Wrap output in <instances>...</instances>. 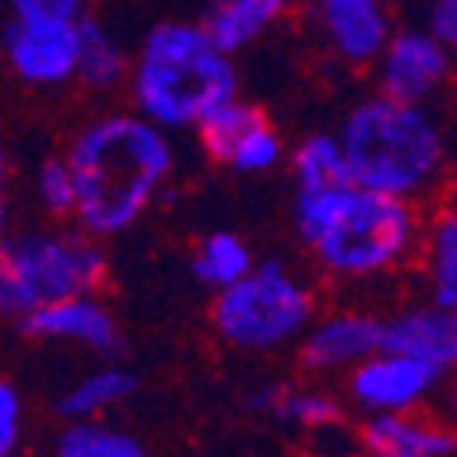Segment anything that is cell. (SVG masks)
Masks as SVG:
<instances>
[{
  "label": "cell",
  "mask_w": 457,
  "mask_h": 457,
  "mask_svg": "<svg viewBox=\"0 0 457 457\" xmlns=\"http://www.w3.org/2000/svg\"><path fill=\"white\" fill-rule=\"evenodd\" d=\"M425 271L428 300L439 308H457V209H439L425 227Z\"/></svg>",
  "instance_id": "ffe728a7"
},
{
  "label": "cell",
  "mask_w": 457,
  "mask_h": 457,
  "mask_svg": "<svg viewBox=\"0 0 457 457\" xmlns=\"http://www.w3.org/2000/svg\"><path fill=\"white\" fill-rule=\"evenodd\" d=\"M293 8V0H212L205 12V26L216 37V45L231 55L256 45L275 22H282Z\"/></svg>",
  "instance_id": "e0dca14e"
},
{
  "label": "cell",
  "mask_w": 457,
  "mask_h": 457,
  "mask_svg": "<svg viewBox=\"0 0 457 457\" xmlns=\"http://www.w3.org/2000/svg\"><path fill=\"white\" fill-rule=\"evenodd\" d=\"M106 278V245L85 227H37L0 245V312L12 319L66 296L99 293Z\"/></svg>",
  "instance_id": "5b68a950"
},
{
  "label": "cell",
  "mask_w": 457,
  "mask_h": 457,
  "mask_svg": "<svg viewBox=\"0 0 457 457\" xmlns=\"http://www.w3.org/2000/svg\"><path fill=\"white\" fill-rule=\"evenodd\" d=\"M19 322V333L29 340H48V345H73L96 355H113L121 348V329L113 319L110 303L99 293L66 296L55 303H45Z\"/></svg>",
  "instance_id": "7c38bea8"
},
{
  "label": "cell",
  "mask_w": 457,
  "mask_h": 457,
  "mask_svg": "<svg viewBox=\"0 0 457 457\" xmlns=\"http://www.w3.org/2000/svg\"><path fill=\"white\" fill-rule=\"evenodd\" d=\"M446 417H450V425L457 428V380L446 388Z\"/></svg>",
  "instance_id": "f1b7e54d"
},
{
  "label": "cell",
  "mask_w": 457,
  "mask_h": 457,
  "mask_svg": "<svg viewBox=\"0 0 457 457\" xmlns=\"http://www.w3.org/2000/svg\"><path fill=\"white\" fill-rule=\"evenodd\" d=\"M256 268V256L249 249V242L235 231H212L198 242L195 260H190V271L195 278L209 289H227L238 278H245Z\"/></svg>",
  "instance_id": "7402d4cb"
},
{
  "label": "cell",
  "mask_w": 457,
  "mask_h": 457,
  "mask_svg": "<svg viewBox=\"0 0 457 457\" xmlns=\"http://www.w3.org/2000/svg\"><path fill=\"white\" fill-rule=\"evenodd\" d=\"M296 235L333 278H380L425 245V220L410 198L359 183L296 190Z\"/></svg>",
  "instance_id": "7a4b0ae2"
},
{
  "label": "cell",
  "mask_w": 457,
  "mask_h": 457,
  "mask_svg": "<svg viewBox=\"0 0 457 457\" xmlns=\"http://www.w3.org/2000/svg\"><path fill=\"white\" fill-rule=\"evenodd\" d=\"M293 179L296 190H326V187H340V183H355L352 169H348V154H345V143L333 132H312L303 136L293 154Z\"/></svg>",
  "instance_id": "44dd1931"
},
{
  "label": "cell",
  "mask_w": 457,
  "mask_h": 457,
  "mask_svg": "<svg viewBox=\"0 0 457 457\" xmlns=\"http://www.w3.org/2000/svg\"><path fill=\"white\" fill-rule=\"evenodd\" d=\"M362 428L366 453H403V457H453L457 428L450 417H428L421 410L406 413H370Z\"/></svg>",
  "instance_id": "5bb4252c"
},
{
  "label": "cell",
  "mask_w": 457,
  "mask_h": 457,
  "mask_svg": "<svg viewBox=\"0 0 457 457\" xmlns=\"http://www.w3.org/2000/svg\"><path fill=\"white\" fill-rule=\"evenodd\" d=\"M136 392V373L125 370V366H103V370H92L85 373L81 380L59 395L55 403V413L66 417V421H96L106 410L121 406L129 395Z\"/></svg>",
  "instance_id": "ac0fdd59"
},
{
  "label": "cell",
  "mask_w": 457,
  "mask_h": 457,
  "mask_svg": "<svg viewBox=\"0 0 457 457\" xmlns=\"http://www.w3.org/2000/svg\"><path fill=\"white\" fill-rule=\"evenodd\" d=\"M132 110L169 132L198 129L212 110L238 99L235 55L216 45L205 22L169 19L150 29L132 55Z\"/></svg>",
  "instance_id": "3957f363"
},
{
  "label": "cell",
  "mask_w": 457,
  "mask_h": 457,
  "mask_svg": "<svg viewBox=\"0 0 457 457\" xmlns=\"http://www.w3.org/2000/svg\"><path fill=\"white\" fill-rule=\"evenodd\" d=\"M172 132L139 110L92 118L73 136L66 158L78 176L73 223L96 238H118L150 212L176 169Z\"/></svg>",
  "instance_id": "6da1fadb"
},
{
  "label": "cell",
  "mask_w": 457,
  "mask_h": 457,
  "mask_svg": "<svg viewBox=\"0 0 457 457\" xmlns=\"http://www.w3.org/2000/svg\"><path fill=\"white\" fill-rule=\"evenodd\" d=\"M33 195L48 216H73L78 212V176L66 154L45 158L33 172Z\"/></svg>",
  "instance_id": "cb8c5ba5"
},
{
  "label": "cell",
  "mask_w": 457,
  "mask_h": 457,
  "mask_svg": "<svg viewBox=\"0 0 457 457\" xmlns=\"http://www.w3.org/2000/svg\"><path fill=\"white\" fill-rule=\"evenodd\" d=\"M443 380V370L392 348H380L348 373V399L370 413H406L421 410Z\"/></svg>",
  "instance_id": "30bf717a"
},
{
  "label": "cell",
  "mask_w": 457,
  "mask_h": 457,
  "mask_svg": "<svg viewBox=\"0 0 457 457\" xmlns=\"http://www.w3.org/2000/svg\"><path fill=\"white\" fill-rule=\"evenodd\" d=\"M362 457H403V453H362Z\"/></svg>",
  "instance_id": "f546056e"
},
{
  "label": "cell",
  "mask_w": 457,
  "mask_h": 457,
  "mask_svg": "<svg viewBox=\"0 0 457 457\" xmlns=\"http://www.w3.org/2000/svg\"><path fill=\"white\" fill-rule=\"evenodd\" d=\"M4 62L29 88H62L81 70V22L19 19L4 22Z\"/></svg>",
  "instance_id": "52a82bcc"
},
{
  "label": "cell",
  "mask_w": 457,
  "mask_h": 457,
  "mask_svg": "<svg viewBox=\"0 0 457 457\" xmlns=\"http://www.w3.org/2000/svg\"><path fill=\"white\" fill-rule=\"evenodd\" d=\"M385 348L425 359L443 373L457 370V319L439 303H417L385 319Z\"/></svg>",
  "instance_id": "9a60e30c"
},
{
  "label": "cell",
  "mask_w": 457,
  "mask_h": 457,
  "mask_svg": "<svg viewBox=\"0 0 457 457\" xmlns=\"http://www.w3.org/2000/svg\"><path fill=\"white\" fill-rule=\"evenodd\" d=\"M428 29L446 45V52L457 62V0H436L428 12Z\"/></svg>",
  "instance_id": "83f0119b"
},
{
  "label": "cell",
  "mask_w": 457,
  "mask_h": 457,
  "mask_svg": "<svg viewBox=\"0 0 457 457\" xmlns=\"http://www.w3.org/2000/svg\"><path fill=\"white\" fill-rule=\"evenodd\" d=\"M337 136L359 187L410 202L428 195L446 162L436 113L425 103H403L385 92L359 99Z\"/></svg>",
  "instance_id": "277c9868"
},
{
  "label": "cell",
  "mask_w": 457,
  "mask_h": 457,
  "mask_svg": "<svg viewBox=\"0 0 457 457\" xmlns=\"http://www.w3.org/2000/svg\"><path fill=\"white\" fill-rule=\"evenodd\" d=\"M22 428H26V403L22 392L4 380L0 385V457H12L22 443Z\"/></svg>",
  "instance_id": "484cf974"
},
{
  "label": "cell",
  "mask_w": 457,
  "mask_h": 457,
  "mask_svg": "<svg viewBox=\"0 0 457 457\" xmlns=\"http://www.w3.org/2000/svg\"><path fill=\"white\" fill-rule=\"evenodd\" d=\"M195 132L205 154L235 172H271L286 158L282 132L256 103L242 96L212 110Z\"/></svg>",
  "instance_id": "ba28073f"
},
{
  "label": "cell",
  "mask_w": 457,
  "mask_h": 457,
  "mask_svg": "<svg viewBox=\"0 0 457 457\" xmlns=\"http://www.w3.org/2000/svg\"><path fill=\"white\" fill-rule=\"evenodd\" d=\"M380 348H385V319L366 312H333L315 319L312 329L300 337L296 362L303 373L315 377L352 373Z\"/></svg>",
  "instance_id": "8fae6325"
},
{
  "label": "cell",
  "mask_w": 457,
  "mask_h": 457,
  "mask_svg": "<svg viewBox=\"0 0 457 457\" xmlns=\"http://www.w3.org/2000/svg\"><path fill=\"white\" fill-rule=\"evenodd\" d=\"M303 450H308V457H362L366 443H362V428L348 425L345 417L337 425L303 432Z\"/></svg>",
  "instance_id": "d4e9b609"
},
{
  "label": "cell",
  "mask_w": 457,
  "mask_h": 457,
  "mask_svg": "<svg viewBox=\"0 0 457 457\" xmlns=\"http://www.w3.org/2000/svg\"><path fill=\"white\" fill-rule=\"evenodd\" d=\"M373 73H377V92L428 106L450 85L457 62L428 26H403L392 33Z\"/></svg>",
  "instance_id": "9c48e42d"
},
{
  "label": "cell",
  "mask_w": 457,
  "mask_h": 457,
  "mask_svg": "<svg viewBox=\"0 0 457 457\" xmlns=\"http://www.w3.org/2000/svg\"><path fill=\"white\" fill-rule=\"evenodd\" d=\"M55 457H150V450L125 428L103 421H66Z\"/></svg>",
  "instance_id": "603a6c76"
},
{
  "label": "cell",
  "mask_w": 457,
  "mask_h": 457,
  "mask_svg": "<svg viewBox=\"0 0 457 457\" xmlns=\"http://www.w3.org/2000/svg\"><path fill=\"white\" fill-rule=\"evenodd\" d=\"M315 22L326 48L355 70L377 66L380 52L399 29L388 0H315Z\"/></svg>",
  "instance_id": "4fadbf2b"
},
{
  "label": "cell",
  "mask_w": 457,
  "mask_h": 457,
  "mask_svg": "<svg viewBox=\"0 0 457 457\" xmlns=\"http://www.w3.org/2000/svg\"><path fill=\"white\" fill-rule=\"evenodd\" d=\"M453 319H457V308H453Z\"/></svg>",
  "instance_id": "4dcf8cb0"
},
{
  "label": "cell",
  "mask_w": 457,
  "mask_h": 457,
  "mask_svg": "<svg viewBox=\"0 0 457 457\" xmlns=\"http://www.w3.org/2000/svg\"><path fill=\"white\" fill-rule=\"evenodd\" d=\"M132 78V59L121 48V41L113 37L99 19H81V70L78 81L92 92H110L121 88Z\"/></svg>",
  "instance_id": "d6986e66"
},
{
  "label": "cell",
  "mask_w": 457,
  "mask_h": 457,
  "mask_svg": "<svg viewBox=\"0 0 457 457\" xmlns=\"http://www.w3.org/2000/svg\"><path fill=\"white\" fill-rule=\"evenodd\" d=\"M249 406L275 417V421H282L289 428H296L300 436L345 421V403L319 385H286V380L260 385L249 395Z\"/></svg>",
  "instance_id": "2e32d148"
},
{
  "label": "cell",
  "mask_w": 457,
  "mask_h": 457,
  "mask_svg": "<svg viewBox=\"0 0 457 457\" xmlns=\"http://www.w3.org/2000/svg\"><path fill=\"white\" fill-rule=\"evenodd\" d=\"M8 15L19 19H88V0H8Z\"/></svg>",
  "instance_id": "4316f807"
},
{
  "label": "cell",
  "mask_w": 457,
  "mask_h": 457,
  "mask_svg": "<svg viewBox=\"0 0 457 457\" xmlns=\"http://www.w3.org/2000/svg\"><path fill=\"white\" fill-rule=\"evenodd\" d=\"M315 319V289L278 260L256 263L245 278L216 289L212 296V329L238 352H278L300 345Z\"/></svg>",
  "instance_id": "8992f818"
}]
</instances>
